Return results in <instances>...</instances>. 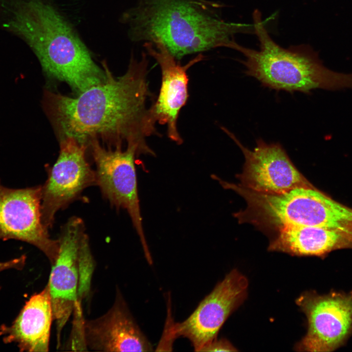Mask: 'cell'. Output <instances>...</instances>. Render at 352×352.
<instances>
[{
    "label": "cell",
    "mask_w": 352,
    "mask_h": 352,
    "mask_svg": "<svg viewBox=\"0 0 352 352\" xmlns=\"http://www.w3.org/2000/svg\"><path fill=\"white\" fill-rule=\"evenodd\" d=\"M148 60L142 52L139 59L132 55L127 72L115 78L106 65L107 79L71 97L46 90L44 105L59 133L88 146L101 137L113 140L115 148L125 140L135 145L138 155H155L146 138L158 135L147 106L153 98L147 81Z\"/></svg>",
    "instance_id": "cell-1"
},
{
    "label": "cell",
    "mask_w": 352,
    "mask_h": 352,
    "mask_svg": "<svg viewBox=\"0 0 352 352\" xmlns=\"http://www.w3.org/2000/svg\"><path fill=\"white\" fill-rule=\"evenodd\" d=\"M0 30L22 40L46 74L79 94L107 79L52 0H0Z\"/></svg>",
    "instance_id": "cell-2"
},
{
    "label": "cell",
    "mask_w": 352,
    "mask_h": 352,
    "mask_svg": "<svg viewBox=\"0 0 352 352\" xmlns=\"http://www.w3.org/2000/svg\"><path fill=\"white\" fill-rule=\"evenodd\" d=\"M121 22L133 42L160 43L177 60L214 48H230L239 33L254 34L253 24L226 22L223 4L209 0H136Z\"/></svg>",
    "instance_id": "cell-3"
},
{
    "label": "cell",
    "mask_w": 352,
    "mask_h": 352,
    "mask_svg": "<svg viewBox=\"0 0 352 352\" xmlns=\"http://www.w3.org/2000/svg\"><path fill=\"white\" fill-rule=\"evenodd\" d=\"M253 25L259 49L245 47L235 41L232 49L242 53L245 73L263 86L277 91L310 94L316 89L329 91L352 89V73L335 72L323 65L317 52L307 44L284 48L270 37L261 12L255 9Z\"/></svg>",
    "instance_id": "cell-4"
},
{
    "label": "cell",
    "mask_w": 352,
    "mask_h": 352,
    "mask_svg": "<svg viewBox=\"0 0 352 352\" xmlns=\"http://www.w3.org/2000/svg\"><path fill=\"white\" fill-rule=\"evenodd\" d=\"M59 249L51 265L48 283L58 347L62 331L72 312L79 309V299L89 289L93 259L82 219L71 218L58 238Z\"/></svg>",
    "instance_id": "cell-5"
},
{
    "label": "cell",
    "mask_w": 352,
    "mask_h": 352,
    "mask_svg": "<svg viewBox=\"0 0 352 352\" xmlns=\"http://www.w3.org/2000/svg\"><path fill=\"white\" fill-rule=\"evenodd\" d=\"M88 145L96 165V185L103 197L117 209L127 211L140 239L146 259H151L139 205L134 164L135 156L138 155L137 146L128 144L124 151L120 147L106 149L97 138L91 139Z\"/></svg>",
    "instance_id": "cell-6"
},
{
    "label": "cell",
    "mask_w": 352,
    "mask_h": 352,
    "mask_svg": "<svg viewBox=\"0 0 352 352\" xmlns=\"http://www.w3.org/2000/svg\"><path fill=\"white\" fill-rule=\"evenodd\" d=\"M58 157L42 186V220L47 229L57 212L77 199L86 188L96 185L95 171L86 158L87 147L72 137L61 138Z\"/></svg>",
    "instance_id": "cell-7"
},
{
    "label": "cell",
    "mask_w": 352,
    "mask_h": 352,
    "mask_svg": "<svg viewBox=\"0 0 352 352\" xmlns=\"http://www.w3.org/2000/svg\"><path fill=\"white\" fill-rule=\"evenodd\" d=\"M77 319L70 348L106 352L153 351L118 287L114 302L105 313L93 319Z\"/></svg>",
    "instance_id": "cell-8"
},
{
    "label": "cell",
    "mask_w": 352,
    "mask_h": 352,
    "mask_svg": "<svg viewBox=\"0 0 352 352\" xmlns=\"http://www.w3.org/2000/svg\"><path fill=\"white\" fill-rule=\"evenodd\" d=\"M308 319V332L297 348L306 352H328L343 346L352 334V290L313 292L297 301Z\"/></svg>",
    "instance_id": "cell-9"
},
{
    "label": "cell",
    "mask_w": 352,
    "mask_h": 352,
    "mask_svg": "<svg viewBox=\"0 0 352 352\" xmlns=\"http://www.w3.org/2000/svg\"><path fill=\"white\" fill-rule=\"evenodd\" d=\"M42 186L14 189L0 180V241L15 240L38 248L51 265L59 249L58 239L50 238L41 216Z\"/></svg>",
    "instance_id": "cell-10"
},
{
    "label": "cell",
    "mask_w": 352,
    "mask_h": 352,
    "mask_svg": "<svg viewBox=\"0 0 352 352\" xmlns=\"http://www.w3.org/2000/svg\"><path fill=\"white\" fill-rule=\"evenodd\" d=\"M247 286V279L236 269L232 270L186 320L173 324L174 339L180 336L186 338L195 351L201 352L217 338L228 317L243 301Z\"/></svg>",
    "instance_id": "cell-11"
},
{
    "label": "cell",
    "mask_w": 352,
    "mask_h": 352,
    "mask_svg": "<svg viewBox=\"0 0 352 352\" xmlns=\"http://www.w3.org/2000/svg\"><path fill=\"white\" fill-rule=\"evenodd\" d=\"M221 129L242 150L245 158L239 175L242 186L264 193H281L311 185L296 169L279 143H267L261 138L253 150L244 146L227 129Z\"/></svg>",
    "instance_id": "cell-12"
},
{
    "label": "cell",
    "mask_w": 352,
    "mask_h": 352,
    "mask_svg": "<svg viewBox=\"0 0 352 352\" xmlns=\"http://www.w3.org/2000/svg\"><path fill=\"white\" fill-rule=\"evenodd\" d=\"M149 55L159 65L162 74L161 84L156 100L149 108L151 121L166 125L168 137L177 144L183 140L177 130V122L181 108L188 98L187 70L204 59L198 54L185 65H181L160 43H144Z\"/></svg>",
    "instance_id": "cell-13"
},
{
    "label": "cell",
    "mask_w": 352,
    "mask_h": 352,
    "mask_svg": "<svg viewBox=\"0 0 352 352\" xmlns=\"http://www.w3.org/2000/svg\"><path fill=\"white\" fill-rule=\"evenodd\" d=\"M53 319L47 285L25 303L10 326L0 327L5 343H16L21 352H47Z\"/></svg>",
    "instance_id": "cell-14"
},
{
    "label": "cell",
    "mask_w": 352,
    "mask_h": 352,
    "mask_svg": "<svg viewBox=\"0 0 352 352\" xmlns=\"http://www.w3.org/2000/svg\"><path fill=\"white\" fill-rule=\"evenodd\" d=\"M269 249L293 255L324 257L339 249L352 248V239L338 231L314 226H287L277 230Z\"/></svg>",
    "instance_id": "cell-15"
},
{
    "label": "cell",
    "mask_w": 352,
    "mask_h": 352,
    "mask_svg": "<svg viewBox=\"0 0 352 352\" xmlns=\"http://www.w3.org/2000/svg\"><path fill=\"white\" fill-rule=\"evenodd\" d=\"M235 348L224 339H214L209 344L204 347L201 352H234Z\"/></svg>",
    "instance_id": "cell-16"
},
{
    "label": "cell",
    "mask_w": 352,
    "mask_h": 352,
    "mask_svg": "<svg viewBox=\"0 0 352 352\" xmlns=\"http://www.w3.org/2000/svg\"><path fill=\"white\" fill-rule=\"evenodd\" d=\"M26 259V256L22 255L18 258L8 261L0 262V272L9 269H22L25 265Z\"/></svg>",
    "instance_id": "cell-17"
}]
</instances>
